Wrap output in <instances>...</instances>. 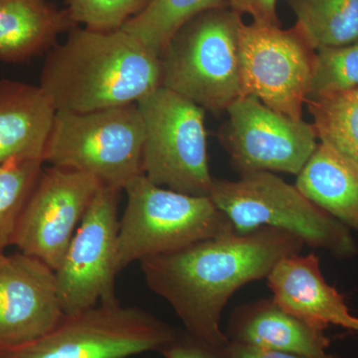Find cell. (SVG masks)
<instances>
[{"instance_id":"cell-1","label":"cell","mask_w":358,"mask_h":358,"mask_svg":"<svg viewBox=\"0 0 358 358\" xmlns=\"http://www.w3.org/2000/svg\"><path fill=\"white\" fill-rule=\"evenodd\" d=\"M300 238L275 228L225 235L141 261L148 288L166 300L188 334L221 352L229 343L221 315L244 285L267 278L284 257L299 254Z\"/></svg>"},{"instance_id":"cell-2","label":"cell","mask_w":358,"mask_h":358,"mask_svg":"<svg viewBox=\"0 0 358 358\" xmlns=\"http://www.w3.org/2000/svg\"><path fill=\"white\" fill-rule=\"evenodd\" d=\"M162 59L122 29L71 30L48 52L39 87L56 112L136 103L162 86Z\"/></svg>"},{"instance_id":"cell-3","label":"cell","mask_w":358,"mask_h":358,"mask_svg":"<svg viewBox=\"0 0 358 358\" xmlns=\"http://www.w3.org/2000/svg\"><path fill=\"white\" fill-rule=\"evenodd\" d=\"M241 15L228 7L209 9L186 22L162 53V86L206 112L226 110L242 95Z\"/></svg>"},{"instance_id":"cell-4","label":"cell","mask_w":358,"mask_h":358,"mask_svg":"<svg viewBox=\"0 0 358 358\" xmlns=\"http://www.w3.org/2000/svg\"><path fill=\"white\" fill-rule=\"evenodd\" d=\"M120 219L117 268L189 245L236 232L210 197L193 196L155 185L145 176L129 181Z\"/></svg>"},{"instance_id":"cell-5","label":"cell","mask_w":358,"mask_h":358,"mask_svg":"<svg viewBox=\"0 0 358 358\" xmlns=\"http://www.w3.org/2000/svg\"><path fill=\"white\" fill-rule=\"evenodd\" d=\"M210 199L239 234L275 228L343 258L357 252L345 225L313 203L296 185L273 173L259 171L242 174L239 180H215Z\"/></svg>"},{"instance_id":"cell-6","label":"cell","mask_w":358,"mask_h":358,"mask_svg":"<svg viewBox=\"0 0 358 358\" xmlns=\"http://www.w3.org/2000/svg\"><path fill=\"white\" fill-rule=\"evenodd\" d=\"M143 120L136 103L92 112L58 110L44 164L89 174L101 185L124 190L143 174Z\"/></svg>"},{"instance_id":"cell-7","label":"cell","mask_w":358,"mask_h":358,"mask_svg":"<svg viewBox=\"0 0 358 358\" xmlns=\"http://www.w3.org/2000/svg\"><path fill=\"white\" fill-rule=\"evenodd\" d=\"M143 120V174L155 185L210 197L205 113L196 103L160 86L138 103Z\"/></svg>"},{"instance_id":"cell-8","label":"cell","mask_w":358,"mask_h":358,"mask_svg":"<svg viewBox=\"0 0 358 358\" xmlns=\"http://www.w3.org/2000/svg\"><path fill=\"white\" fill-rule=\"evenodd\" d=\"M176 338L173 329L152 313L117 301L66 315L41 338L0 350V358H129L162 352Z\"/></svg>"},{"instance_id":"cell-9","label":"cell","mask_w":358,"mask_h":358,"mask_svg":"<svg viewBox=\"0 0 358 358\" xmlns=\"http://www.w3.org/2000/svg\"><path fill=\"white\" fill-rule=\"evenodd\" d=\"M242 95L294 120H303L315 50L296 27L242 23L239 32Z\"/></svg>"},{"instance_id":"cell-10","label":"cell","mask_w":358,"mask_h":358,"mask_svg":"<svg viewBox=\"0 0 358 358\" xmlns=\"http://www.w3.org/2000/svg\"><path fill=\"white\" fill-rule=\"evenodd\" d=\"M122 190L102 185L92 200L62 262L55 271L59 300L65 315L100 303H117V213Z\"/></svg>"},{"instance_id":"cell-11","label":"cell","mask_w":358,"mask_h":358,"mask_svg":"<svg viewBox=\"0 0 358 358\" xmlns=\"http://www.w3.org/2000/svg\"><path fill=\"white\" fill-rule=\"evenodd\" d=\"M102 185L74 169H43L21 213L13 245L57 270Z\"/></svg>"},{"instance_id":"cell-12","label":"cell","mask_w":358,"mask_h":358,"mask_svg":"<svg viewBox=\"0 0 358 358\" xmlns=\"http://www.w3.org/2000/svg\"><path fill=\"white\" fill-rule=\"evenodd\" d=\"M226 112L224 145L242 174L298 176L319 145L312 124L275 112L255 96H241Z\"/></svg>"},{"instance_id":"cell-13","label":"cell","mask_w":358,"mask_h":358,"mask_svg":"<svg viewBox=\"0 0 358 358\" xmlns=\"http://www.w3.org/2000/svg\"><path fill=\"white\" fill-rule=\"evenodd\" d=\"M65 317L53 268L21 252L0 255V350L41 338Z\"/></svg>"},{"instance_id":"cell-14","label":"cell","mask_w":358,"mask_h":358,"mask_svg":"<svg viewBox=\"0 0 358 358\" xmlns=\"http://www.w3.org/2000/svg\"><path fill=\"white\" fill-rule=\"evenodd\" d=\"M267 279L273 303L284 312L319 331L333 324L358 333V317L343 294L327 284L315 254L284 257Z\"/></svg>"},{"instance_id":"cell-15","label":"cell","mask_w":358,"mask_h":358,"mask_svg":"<svg viewBox=\"0 0 358 358\" xmlns=\"http://www.w3.org/2000/svg\"><path fill=\"white\" fill-rule=\"evenodd\" d=\"M55 115L39 86L1 80L0 164L16 159L43 160Z\"/></svg>"},{"instance_id":"cell-16","label":"cell","mask_w":358,"mask_h":358,"mask_svg":"<svg viewBox=\"0 0 358 358\" xmlns=\"http://www.w3.org/2000/svg\"><path fill=\"white\" fill-rule=\"evenodd\" d=\"M73 25L48 0H0V61L25 62L50 51Z\"/></svg>"},{"instance_id":"cell-17","label":"cell","mask_w":358,"mask_h":358,"mask_svg":"<svg viewBox=\"0 0 358 358\" xmlns=\"http://www.w3.org/2000/svg\"><path fill=\"white\" fill-rule=\"evenodd\" d=\"M296 186L313 203L346 227L358 230V164L319 143Z\"/></svg>"},{"instance_id":"cell-18","label":"cell","mask_w":358,"mask_h":358,"mask_svg":"<svg viewBox=\"0 0 358 358\" xmlns=\"http://www.w3.org/2000/svg\"><path fill=\"white\" fill-rule=\"evenodd\" d=\"M233 334L237 343L313 358L329 357V341L324 331L313 329L274 303L247 313L237 322Z\"/></svg>"},{"instance_id":"cell-19","label":"cell","mask_w":358,"mask_h":358,"mask_svg":"<svg viewBox=\"0 0 358 358\" xmlns=\"http://www.w3.org/2000/svg\"><path fill=\"white\" fill-rule=\"evenodd\" d=\"M294 27L315 50L358 40V0H287Z\"/></svg>"},{"instance_id":"cell-20","label":"cell","mask_w":358,"mask_h":358,"mask_svg":"<svg viewBox=\"0 0 358 358\" xmlns=\"http://www.w3.org/2000/svg\"><path fill=\"white\" fill-rule=\"evenodd\" d=\"M226 6L224 0H152L122 29L162 57L178 30L194 16Z\"/></svg>"},{"instance_id":"cell-21","label":"cell","mask_w":358,"mask_h":358,"mask_svg":"<svg viewBox=\"0 0 358 358\" xmlns=\"http://www.w3.org/2000/svg\"><path fill=\"white\" fill-rule=\"evenodd\" d=\"M306 103L320 143L358 164V89Z\"/></svg>"},{"instance_id":"cell-22","label":"cell","mask_w":358,"mask_h":358,"mask_svg":"<svg viewBox=\"0 0 358 358\" xmlns=\"http://www.w3.org/2000/svg\"><path fill=\"white\" fill-rule=\"evenodd\" d=\"M44 162L16 159L0 164V255L13 245L21 213L40 174Z\"/></svg>"},{"instance_id":"cell-23","label":"cell","mask_w":358,"mask_h":358,"mask_svg":"<svg viewBox=\"0 0 358 358\" xmlns=\"http://www.w3.org/2000/svg\"><path fill=\"white\" fill-rule=\"evenodd\" d=\"M358 89V40L315 50L307 100ZM306 100V101H307Z\"/></svg>"},{"instance_id":"cell-24","label":"cell","mask_w":358,"mask_h":358,"mask_svg":"<svg viewBox=\"0 0 358 358\" xmlns=\"http://www.w3.org/2000/svg\"><path fill=\"white\" fill-rule=\"evenodd\" d=\"M152 0H67V13L74 24L96 31H114L141 13Z\"/></svg>"},{"instance_id":"cell-25","label":"cell","mask_w":358,"mask_h":358,"mask_svg":"<svg viewBox=\"0 0 358 358\" xmlns=\"http://www.w3.org/2000/svg\"><path fill=\"white\" fill-rule=\"evenodd\" d=\"M226 6L240 14H248L253 22L280 26L277 15V0H224Z\"/></svg>"},{"instance_id":"cell-26","label":"cell","mask_w":358,"mask_h":358,"mask_svg":"<svg viewBox=\"0 0 358 358\" xmlns=\"http://www.w3.org/2000/svg\"><path fill=\"white\" fill-rule=\"evenodd\" d=\"M166 358H218L216 352L188 334V338H176L162 350Z\"/></svg>"},{"instance_id":"cell-27","label":"cell","mask_w":358,"mask_h":358,"mask_svg":"<svg viewBox=\"0 0 358 358\" xmlns=\"http://www.w3.org/2000/svg\"><path fill=\"white\" fill-rule=\"evenodd\" d=\"M221 352H225L226 358H313L306 357V355H296V353L258 348V346L237 343V341L228 343ZM324 358L333 357H327Z\"/></svg>"}]
</instances>
